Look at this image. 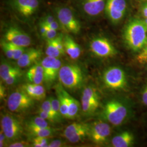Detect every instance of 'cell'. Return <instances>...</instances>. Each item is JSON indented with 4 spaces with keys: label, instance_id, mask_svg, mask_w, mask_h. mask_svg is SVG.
I'll list each match as a JSON object with an SVG mask.
<instances>
[{
    "label": "cell",
    "instance_id": "obj_1",
    "mask_svg": "<svg viewBox=\"0 0 147 147\" xmlns=\"http://www.w3.org/2000/svg\"><path fill=\"white\" fill-rule=\"evenodd\" d=\"M123 38L126 46L134 52H141L147 44V28L144 21L132 19L126 25Z\"/></svg>",
    "mask_w": 147,
    "mask_h": 147
},
{
    "label": "cell",
    "instance_id": "obj_2",
    "mask_svg": "<svg viewBox=\"0 0 147 147\" xmlns=\"http://www.w3.org/2000/svg\"><path fill=\"white\" fill-rule=\"evenodd\" d=\"M58 78L61 84L70 89L78 88L84 81V75L81 69L75 64L62 66Z\"/></svg>",
    "mask_w": 147,
    "mask_h": 147
},
{
    "label": "cell",
    "instance_id": "obj_3",
    "mask_svg": "<svg viewBox=\"0 0 147 147\" xmlns=\"http://www.w3.org/2000/svg\"><path fill=\"white\" fill-rule=\"evenodd\" d=\"M102 116L111 124L119 126L126 120L128 116V110L126 106L121 101L110 100L105 104Z\"/></svg>",
    "mask_w": 147,
    "mask_h": 147
},
{
    "label": "cell",
    "instance_id": "obj_4",
    "mask_svg": "<svg viewBox=\"0 0 147 147\" xmlns=\"http://www.w3.org/2000/svg\"><path fill=\"white\" fill-rule=\"evenodd\" d=\"M55 14L61 26L68 32L78 34L81 30V24L73 10L67 6H58L55 8Z\"/></svg>",
    "mask_w": 147,
    "mask_h": 147
},
{
    "label": "cell",
    "instance_id": "obj_5",
    "mask_svg": "<svg viewBox=\"0 0 147 147\" xmlns=\"http://www.w3.org/2000/svg\"><path fill=\"white\" fill-rule=\"evenodd\" d=\"M102 80L105 86L111 90H124L127 86L125 72L123 69L118 67L107 69L103 74Z\"/></svg>",
    "mask_w": 147,
    "mask_h": 147
},
{
    "label": "cell",
    "instance_id": "obj_6",
    "mask_svg": "<svg viewBox=\"0 0 147 147\" xmlns=\"http://www.w3.org/2000/svg\"><path fill=\"white\" fill-rule=\"evenodd\" d=\"M7 5L15 14L28 19L37 13L40 7L39 0H8Z\"/></svg>",
    "mask_w": 147,
    "mask_h": 147
},
{
    "label": "cell",
    "instance_id": "obj_7",
    "mask_svg": "<svg viewBox=\"0 0 147 147\" xmlns=\"http://www.w3.org/2000/svg\"><path fill=\"white\" fill-rule=\"evenodd\" d=\"M34 100L22 88L13 92L10 94L7 101V106L11 112H21L32 107Z\"/></svg>",
    "mask_w": 147,
    "mask_h": 147
},
{
    "label": "cell",
    "instance_id": "obj_8",
    "mask_svg": "<svg viewBox=\"0 0 147 147\" xmlns=\"http://www.w3.org/2000/svg\"><path fill=\"white\" fill-rule=\"evenodd\" d=\"M1 129L8 140L16 141L23 134L24 129L20 121L16 117L9 114L2 115L1 118Z\"/></svg>",
    "mask_w": 147,
    "mask_h": 147
},
{
    "label": "cell",
    "instance_id": "obj_9",
    "mask_svg": "<svg viewBox=\"0 0 147 147\" xmlns=\"http://www.w3.org/2000/svg\"><path fill=\"white\" fill-rule=\"evenodd\" d=\"M90 50L100 58H110L115 56L117 51L110 41L104 37H97L92 40L89 45Z\"/></svg>",
    "mask_w": 147,
    "mask_h": 147
},
{
    "label": "cell",
    "instance_id": "obj_10",
    "mask_svg": "<svg viewBox=\"0 0 147 147\" xmlns=\"http://www.w3.org/2000/svg\"><path fill=\"white\" fill-rule=\"evenodd\" d=\"M100 105V96L97 90L91 86L84 88L81 97V106L85 114L94 113Z\"/></svg>",
    "mask_w": 147,
    "mask_h": 147
},
{
    "label": "cell",
    "instance_id": "obj_11",
    "mask_svg": "<svg viewBox=\"0 0 147 147\" xmlns=\"http://www.w3.org/2000/svg\"><path fill=\"white\" fill-rule=\"evenodd\" d=\"M80 11L85 16L94 18L105 10L106 0H75Z\"/></svg>",
    "mask_w": 147,
    "mask_h": 147
},
{
    "label": "cell",
    "instance_id": "obj_12",
    "mask_svg": "<svg viewBox=\"0 0 147 147\" xmlns=\"http://www.w3.org/2000/svg\"><path fill=\"white\" fill-rule=\"evenodd\" d=\"M111 133L109 124L102 121H96L90 125L89 137L92 142L97 145L106 142Z\"/></svg>",
    "mask_w": 147,
    "mask_h": 147
},
{
    "label": "cell",
    "instance_id": "obj_13",
    "mask_svg": "<svg viewBox=\"0 0 147 147\" xmlns=\"http://www.w3.org/2000/svg\"><path fill=\"white\" fill-rule=\"evenodd\" d=\"M126 0H106L105 11L110 21L117 24L123 19L126 13Z\"/></svg>",
    "mask_w": 147,
    "mask_h": 147
},
{
    "label": "cell",
    "instance_id": "obj_14",
    "mask_svg": "<svg viewBox=\"0 0 147 147\" xmlns=\"http://www.w3.org/2000/svg\"><path fill=\"white\" fill-rule=\"evenodd\" d=\"M4 37L7 42L21 47H28L31 44L30 36L16 27H9L5 31Z\"/></svg>",
    "mask_w": 147,
    "mask_h": 147
},
{
    "label": "cell",
    "instance_id": "obj_15",
    "mask_svg": "<svg viewBox=\"0 0 147 147\" xmlns=\"http://www.w3.org/2000/svg\"><path fill=\"white\" fill-rule=\"evenodd\" d=\"M42 56V51L37 49H28L22 54L20 58L17 60V64L19 68H26L34 64Z\"/></svg>",
    "mask_w": 147,
    "mask_h": 147
},
{
    "label": "cell",
    "instance_id": "obj_16",
    "mask_svg": "<svg viewBox=\"0 0 147 147\" xmlns=\"http://www.w3.org/2000/svg\"><path fill=\"white\" fill-rule=\"evenodd\" d=\"M64 44L65 52L71 59L76 60L81 54V49L79 44L68 34L64 36Z\"/></svg>",
    "mask_w": 147,
    "mask_h": 147
},
{
    "label": "cell",
    "instance_id": "obj_17",
    "mask_svg": "<svg viewBox=\"0 0 147 147\" xmlns=\"http://www.w3.org/2000/svg\"><path fill=\"white\" fill-rule=\"evenodd\" d=\"M22 88L34 100L42 101L46 98L45 89L42 84H27Z\"/></svg>",
    "mask_w": 147,
    "mask_h": 147
},
{
    "label": "cell",
    "instance_id": "obj_18",
    "mask_svg": "<svg viewBox=\"0 0 147 147\" xmlns=\"http://www.w3.org/2000/svg\"><path fill=\"white\" fill-rule=\"evenodd\" d=\"M27 80L34 84H41L44 81V71L42 63H36L32 65L26 73Z\"/></svg>",
    "mask_w": 147,
    "mask_h": 147
},
{
    "label": "cell",
    "instance_id": "obj_19",
    "mask_svg": "<svg viewBox=\"0 0 147 147\" xmlns=\"http://www.w3.org/2000/svg\"><path fill=\"white\" fill-rule=\"evenodd\" d=\"M134 142V136L131 132L124 131L117 135L112 139V145L114 147H129Z\"/></svg>",
    "mask_w": 147,
    "mask_h": 147
},
{
    "label": "cell",
    "instance_id": "obj_20",
    "mask_svg": "<svg viewBox=\"0 0 147 147\" xmlns=\"http://www.w3.org/2000/svg\"><path fill=\"white\" fill-rule=\"evenodd\" d=\"M56 94L59 101L61 106V112L63 117L67 118L68 113V101L67 97V92L63 89L61 85H58L56 87Z\"/></svg>",
    "mask_w": 147,
    "mask_h": 147
},
{
    "label": "cell",
    "instance_id": "obj_21",
    "mask_svg": "<svg viewBox=\"0 0 147 147\" xmlns=\"http://www.w3.org/2000/svg\"><path fill=\"white\" fill-rule=\"evenodd\" d=\"M56 59L57 58L47 56L42 59L41 63L44 71V81L48 86H50V79L53 71V66Z\"/></svg>",
    "mask_w": 147,
    "mask_h": 147
},
{
    "label": "cell",
    "instance_id": "obj_22",
    "mask_svg": "<svg viewBox=\"0 0 147 147\" xmlns=\"http://www.w3.org/2000/svg\"><path fill=\"white\" fill-rule=\"evenodd\" d=\"M21 70L19 68L13 66L9 63L2 62L0 65V77L1 79L5 81L11 74L20 71Z\"/></svg>",
    "mask_w": 147,
    "mask_h": 147
},
{
    "label": "cell",
    "instance_id": "obj_23",
    "mask_svg": "<svg viewBox=\"0 0 147 147\" xmlns=\"http://www.w3.org/2000/svg\"><path fill=\"white\" fill-rule=\"evenodd\" d=\"M31 135L34 137H49L52 136L56 132V130L48 126L47 127H36L27 129Z\"/></svg>",
    "mask_w": 147,
    "mask_h": 147
},
{
    "label": "cell",
    "instance_id": "obj_24",
    "mask_svg": "<svg viewBox=\"0 0 147 147\" xmlns=\"http://www.w3.org/2000/svg\"><path fill=\"white\" fill-rule=\"evenodd\" d=\"M67 97L68 101V113L67 118L69 119H74L77 116L79 109H80V104L78 100H76L71 96L70 95L67 93Z\"/></svg>",
    "mask_w": 147,
    "mask_h": 147
},
{
    "label": "cell",
    "instance_id": "obj_25",
    "mask_svg": "<svg viewBox=\"0 0 147 147\" xmlns=\"http://www.w3.org/2000/svg\"><path fill=\"white\" fill-rule=\"evenodd\" d=\"M49 126L47 121L40 116H36L27 121L26 127L27 130L36 127H47Z\"/></svg>",
    "mask_w": 147,
    "mask_h": 147
},
{
    "label": "cell",
    "instance_id": "obj_26",
    "mask_svg": "<svg viewBox=\"0 0 147 147\" xmlns=\"http://www.w3.org/2000/svg\"><path fill=\"white\" fill-rule=\"evenodd\" d=\"M89 129L90 125L87 124L73 136L70 137L68 140L72 143H76L84 140L86 137L89 136Z\"/></svg>",
    "mask_w": 147,
    "mask_h": 147
},
{
    "label": "cell",
    "instance_id": "obj_27",
    "mask_svg": "<svg viewBox=\"0 0 147 147\" xmlns=\"http://www.w3.org/2000/svg\"><path fill=\"white\" fill-rule=\"evenodd\" d=\"M87 124L83 123H74L66 127L64 131V136L67 140L73 136L76 133L79 131L80 129L83 128Z\"/></svg>",
    "mask_w": 147,
    "mask_h": 147
},
{
    "label": "cell",
    "instance_id": "obj_28",
    "mask_svg": "<svg viewBox=\"0 0 147 147\" xmlns=\"http://www.w3.org/2000/svg\"><path fill=\"white\" fill-rule=\"evenodd\" d=\"M46 47V54L47 56L59 58L63 54L55 44L53 40H47Z\"/></svg>",
    "mask_w": 147,
    "mask_h": 147
},
{
    "label": "cell",
    "instance_id": "obj_29",
    "mask_svg": "<svg viewBox=\"0 0 147 147\" xmlns=\"http://www.w3.org/2000/svg\"><path fill=\"white\" fill-rule=\"evenodd\" d=\"M39 109L45 111L46 112L48 113L50 115L52 116L53 118H54L56 119V121H57V122H59V121L58 120L55 112L53 110L52 105H51V98H49L47 100H45L42 102Z\"/></svg>",
    "mask_w": 147,
    "mask_h": 147
},
{
    "label": "cell",
    "instance_id": "obj_30",
    "mask_svg": "<svg viewBox=\"0 0 147 147\" xmlns=\"http://www.w3.org/2000/svg\"><path fill=\"white\" fill-rule=\"evenodd\" d=\"M9 44L11 47L13 55V59L18 60L20 58L22 54L26 50V47H21L14 44H13L11 42H9Z\"/></svg>",
    "mask_w": 147,
    "mask_h": 147
},
{
    "label": "cell",
    "instance_id": "obj_31",
    "mask_svg": "<svg viewBox=\"0 0 147 147\" xmlns=\"http://www.w3.org/2000/svg\"><path fill=\"white\" fill-rule=\"evenodd\" d=\"M61 67V61L59 58H57L53 66V71L50 79V86L56 81L57 78L58 77L59 71Z\"/></svg>",
    "mask_w": 147,
    "mask_h": 147
},
{
    "label": "cell",
    "instance_id": "obj_32",
    "mask_svg": "<svg viewBox=\"0 0 147 147\" xmlns=\"http://www.w3.org/2000/svg\"><path fill=\"white\" fill-rule=\"evenodd\" d=\"M51 105H52L53 110L55 112L58 120L60 121H61L62 118L63 117L62 116L61 112V106H60L59 101L58 100V98L57 99L53 97L51 98Z\"/></svg>",
    "mask_w": 147,
    "mask_h": 147
},
{
    "label": "cell",
    "instance_id": "obj_33",
    "mask_svg": "<svg viewBox=\"0 0 147 147\" xmlns=\"http://www.w3.org/2000/svg\"><path fill=\"white\" fill-rule=\"evenodd\" d=\"M1 45L3 52L5 53L6 57L9 59H13V55L8 42H7L5 39L1 40Z\"/></svg>",
    "mask_w": 147,
    "mask_h": 147
},
{
    "label": "cell",
    "instance_id": "obj_34",
    "mask_svg": "<svg viewBox=\"0 0 147 147\" xmlns=\"http://www.w3.org/2000/svg\"><path fill=\"white\" fill-rule=\"evenodd\" d=\"M21 75H22L21 71L16 72V73L11 74V76H9L4 82L8 85H11L14 84L16 81L21 77Z\"/></svg>",
    "mask_w": 147,
    "mask_h": 147
},
{
    "label": "cell",
    "instance_id": "obj_35",
    "mask_svg": "<svg viewBox=\"0 0 147 147\" xmlns=\"http://www.w3.org/2000/svg\"><path fill=\"white\" fill-rule=\"evenodd\" d=\"M136 59L139 63L141 64L147 63V44L146 47L137 55Z\"/></svg>",
    "mask_w": 147,
    "mask_h": 147
},
{
    "label": "cell",
    "instance_id": "obj_36",
    "mask_svg": "<svg viewBox=\"0 0 147 147\" xmlns=\"http://www.w3.org/2000/svg\"><path fill=\"white\" fill-rule=\"evenodd\" d=\"M38 116H40L41 117H42L47 121H49L51 123L57 122V121H56V119L54 118H53L52 116L50 115L48 113L44 111L39 109L38 111Z\"/></svg>",
    "mask_w": 147,
    "mask_h": 147
},
{
    "label": "cell",
    "instance_id": "obj_37",
    "mask_svg": "<svg viewBox=\"0 0 147 147\" xmlns=\"http://www.w3.org/2000/svg\"><path fill=\"white\" fill-rule=\"evenodd\" d=\"M57 31L55 30H53L49 28L48 29L47 32H46L45 34L44 35V36L43 38H44L45 39H46V40H51L54 38H55L57 37Z\"/></svg>",
    "mask_w": 147,
    "mask_h": 147
},
{
    "label": "cell",
    "instance_id": "obj_38",
    "mask_svg": "<svg viewBox=\"0 0 147 147\" xmlns=\"http://www.w3.org/2000/svg\"><path fill=\"white\" fill-rule=\"evenodd\" d=\"M33 142H38L40 143L42 145V147H47L49 146L47 137H34L33 140Z\"/></svg>",
    "mask_w": 147,
    "mask_h": 147
},
{
    "label": "cell",
    "instance_id": "obj_39",
    "mask_svg": "<svg viewBox=\"0 0 147 147\" xmlns=\"http://www.w3.org/2000/svg\"><path fill=\"white\" fill-rule=\"evenodd\" d=\"M55 20H56V19L54 16H52L51 14H47L42 18L41 21L43 22L44 23H45L46 25H48Z\"/></svg>",
    "mask_w": 147,
    "mask_h": 147
},
{
    "label": "cell",
    "instance_id": "obj_40",
    "mask_svg": "<svg viewBox=\"0 0 147 147\" xmlns=\"http://www.w3.org/2000/svg\"><path fill=\"white\" fill-rule=\"evenodd\" d=\"M49 29V27L47 25H46L45 23L41 21L40 22L39 24V32L40 33V35L42 37H44V35L45 34L46 32H47Z\"/></svg>",
    "mask_w": 147,
    "mask_h": 147
},
{
    "label": "cell",
    "instance_id": "obj_41",
    "mask_svg": "<svg viewBox=\"0 0 147 147\" xmlns=\"http://www.w3.org/2000/svg\"><path fill=\"white\" fill-rule=\"evenodd\" d=\"M8 146L10 147H26L29 146V143L25 141H20L11 143Z\"/></svg>",
    "mask_w": 147,
    "mask_h": 147
},
{
    "label": "cell",
    "instance_id": "obj_42",
    "mask_svg": "<svg viewBox=\"0 0 147 147\" xmlns=\"http://www.w3.org/2000/svg\"><path fill=\"white\" fill-rule=\"evenodd\" d=\"M64 145V142L60 140H53L51 143L49 144V147H63Z\"/></svg>",
    "mask_w": 147,
    "mask_h": 147
},
{
    "label": "cell",
    "instance_id": "obj_43",
    "mask_svg": "<svg viewBox=\"0 0 147 147\" xmlns=\"http://www.w3.org/2000/svg\"><path fill=\"white\" fill-rule=\"evenodd\" d=\"M141 100L142 103L147 106V84L145 86L142 90Z\"/></svg>",
    "mask_w": 147,
    "mask_h": 147
},
{
    "label": "cell",
    "instance_id": "obj_44",
    "mask_svg": "<svg viewBox=\"0 0 147 147\" xmlns=\"http://www.w3.org/2000/svg\"><path fill=\"white\" fill-rule=\"evenodd\" d=\"M49 28L53 29V30H58L59 28H60L61 25L59 24V22H58V20H56L54 21H53V22H51V24H50L49 25H47Z\"/></svg>",
    "mask_w": 147,
    "mask_h": 147
},
{
    "label": "cell",
    "instance_id": "obj_45",
    "mask_svg": "<svg viewBox=\"0 0 147 147\" xmlns=\"http://www.w3.org/2000/svg\"><path fill=\"white\" fill-rule=\"evenodd\" d=\"M7 140L5 134L1 130L0 131V147H5V140Z\"/></svg>",
    "mask_w": 147,
    "mask_h": 147
},
{
    "label": "cell",
    "instance_id": "obj_46",
    "mask_svg": "<svg viewBox=\"0 0 147 147\" xmlns=\"http://www.w3.org/2000/svg\"><path fill=\"white\" fill-rule=\"evenodd\" d=\"M5 88L3 85L1 83L0 84V98L1 99H3L5 97Z\"/></svg>",
    "mask_w": 147,
    "mask_h": 147
},
{
    "label": "cell",
    "instance_id": "obj_47",
    "mask_svg": "<svg viewBox=\"0 0 147 147\" xmlns=\"http://www.w3.org/2000/svg\"><path fill=\"white\" fill-rule=\"evenodd\" d=\"M142 14L146 18H147V3L143 6L142 8Z\"/></svg>",
    "mask_w": 147,
    "mask_h": 147
},
{
    "label": "cell",
    "instance_id": "obj_48",
    "mask_svg": "<svg viewBox=\"0 0 147 147\" xmlns=\"http://www.w3.org/2000/svg\"><path fill=\"white\" fill-rule=\"evenodd\" d=\"M144 24H145V25H146V26L147 28V18H146V19H145V20L144 21Z\"/></svg>",
    "mask_w": 147,
    "mask_h": 147
},
{
    "label": "cell",
    "instance_id": "obj_49",
    "mask_svg": "<svg viewBox=\"0 0 147 147\" xmlns=\"http://www.w3.org/2000/svg\"><path fill=\"white\" fill-rule=\"evenodd\" d=\"M141 1H147V0H141Z\"/></svg>",
    "mask_w": 147,
    "mask_h": 147
}]
</instances>
